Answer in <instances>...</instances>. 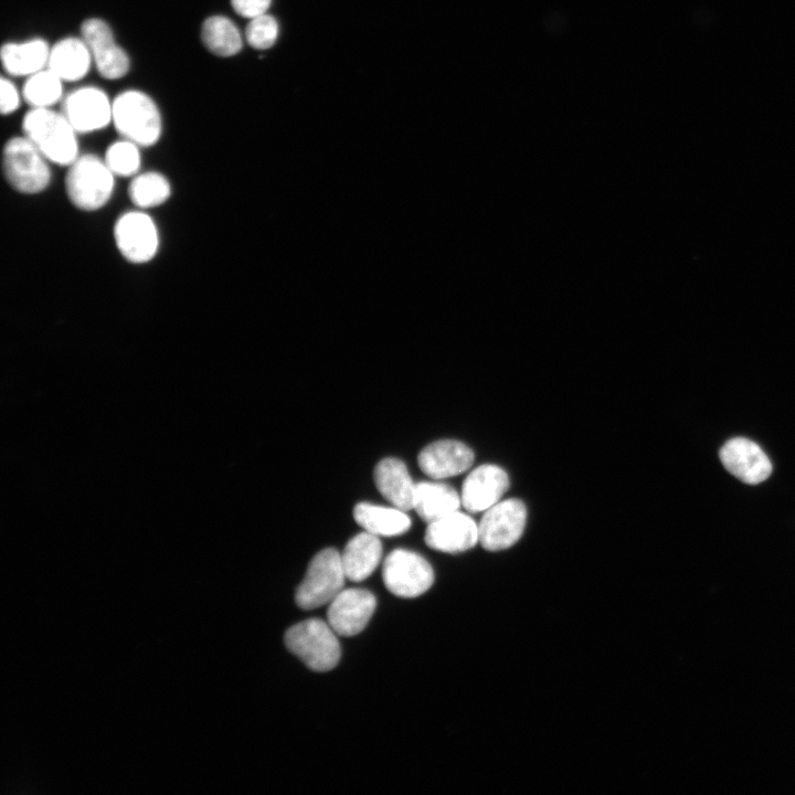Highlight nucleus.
I'll return each instance as SVG.
<instances>
[{"label":"nucleus","instance_id":"obj_3","mask_svg":"<svg viewBox=\"0 0 795 795\" xmlns=\"http://www.w3.org/2000/svg\"><path fill=\"white\" fill-rule=\"evenodd\" d=\"M115 178L103 157L83 153L67 166L65 192L76 209L94 212L104 208L112 199Z\"/></svg>","mask_w":795,"mask_h":795},{"label":"nucleus","instance_id":"obj_12","mask_svg":"<svg viewBox=\"0 0 795 795\" xmlns=\"http://www.w3.org/2000/svg\"><path fill=\"white\" fill-rule=\"evenodd\" d=\"M377 606L374 595L363 589L342 590L330 603L327 622L340 636H354L368 625Z\"/></svg>","mask_w":795,"mask_h":795},{"label":"nucleus","instance_id":"obj_14","mask_svg":"<svg viewBox=\"0 0 795 795\" xmlns=\"http://www.w3.org/2000/svg\"><path fill=\"white\" fill-rule=\"evenodd\" d=\"M509 487L505 469L494 464H484L473 469L462 487V506L469 512L486 511L500 501Z\"/></svg>","mask_w":795,"mask_h":795},{"label":"nucleus","instance_id":"obj_18","mask_svg":"<svg viewBox=\"0 0 795 795\" xmlns=\"http://www.w3.org/2000/svg\"><path fill=\"white\" fill-rule=\"evenodd\" d=\"M92 64V54L83 38L66 36L51 46L46 67L63 82H76L87 75Z\"/></svg>","mask_w":795,"mask_h":795},{"label":"nucleus","instance_id":"obj_11","mask_svg":"<svg viewBox=\"0 0 795 795\" xmlns=\"http://www.w3.org/2000/svg\"><path fill=\"white\" fill-rule=\"evenodd\" d=\"M61 112L78 134H89L112 124L113 99L97 86H81L63 98Z\"/></svg>","mask_w":795,"mask_h":795},{"label":"nucleus","instance_id":"obj_1","mask_svg":"<svg viewBox=\"0 0 795 795\" xmlns=\"http://www.w3.org/2000/svg\"><path fill=\"white\" fill-rule=\"evenodd\" d=\"M22 135L51 162L70 166L81 153L77 131L62 112L30 108L22 119Z\"/></svg>","mask_w":795,"mask_h":795},{"label":"nucleus","instance_id":"obj_26","mask_svg":"<svg viewBox=\"0 0 795 795\" xmlns=\"http://www.w3.org/2000/svg\"><path fill=\"white\" fill-rule=\"evenodd\" d=\"M140 148L137 144L121 138L107 147L103 159L115 177L132 178L140 172Z\"/></svg>","mask_w":795,"mask_h":795},{"label":"nucleus","instance_id":"obj_27","mask_svg":"<svg viewBox=\"0 0 795 795\" xmlns=\"http://www.w3.org/2000/svg\"><path fill=\"white\" fill-rule=\"evenodd\" d=\"M277 35V21L266 13L250 19L245 28V39L247 43L256 50H266L273 46Z\"/></svg>","mask_w":795,"mask_h":795},{"label":"nucleus","instance_id":"obj_17","mask_svg":"<svg viewBox=\"0 0 795 795\" xmlns=\"http://www.w3.org/2000/svg\"><path fill=\"white\" fill-rule=\"evenodd\" d=\"M380 494L394 507L404 511L414 508L416 484L403 462L396 458L380 460L373 471Z\"/></svg>","mask_w":795,"mask_h":795},{"label":"nucleus","instance_id":"obj_7","mask_svg":"<svg viewBox=\"0 0 795 795\" xmlns=\"http://www.w3.org/2000/svg\"><path fill=\"white\" fill-rule=\"evenodd\" d=\"M113 235L118 252L130 264L149 263L159 251L158 226L144 210L121 213L115 221Z\"/></svg>","mask_w":795,"mask_h":795},{"label":"nucleus","instance_id":"obj_10","mask_svg":"<svg viewBox=\"0 0 795 795\" xmlns=\"http://www.w3.org/2000/svg\"><path fill=\"white\" fill-rule=\"evenodd\" d=\"M81 36L86 42L93 64L99 75L114 81L124 77L130 68L127 52L116 42L112 26L100 18H87L81 24Z\"/></svg>","mask_w":795,"mask_h":795},{"label":"nucleus","instance_id":"obj_25","mask_svg":"<svg viewBox=\"0 0 795 795\" xmlns=\"http://www.w3.org/2000/svg\"><path fill=\"white\" fill-rule=\"evenodd\" d=\"M63 81L47 67L28 76L22 98L31 108H49L63 98Z\"/></svg>","mask_w":795,"mask_h":795},{"label":"nucleus","instance_id":"obj_29","mask_svg":"<svg viewBox=\"0 0 795 795\" xmlns=\"http://www.w3.org/2000/svg\"><path fill=\"white\" fill-rule=\"evenodd\" d=\"M272 0H231L234 11L247 19L265 14Z\"/></svg>","mask_w":795,"mask_h":795},{"label":"nucleus","instance_id":"obj_5","mask_svg":"<svg viewBox=\"0 0 795 795\" xmlns=\"http://www.w3.org/2000/svg\"><path fill=\"white\" fill-rule=\"evenodd\" d=\"M284 640L288 650L315 671H328L339 662V640L328 622L309 618L297 623L287 629Z\"/></svg>","mask_w":795,"mask_h":795},{"label":"nucleus","instance_id":"obj_9","mask_svg":"<svg viewBox=\"0 0 795 795\" xmlns=\"http://www.w3.org/2000/svg\"><path fill=\"white\" fill-rule=\"evenodd\" d=\"M382 579L385 587L400 597H417L434 582L431 564L418 553L395 549L384 560Z\"/></svg>","mask_w":795,"mask_h":795},{"label":"nucleus","instance_id":"obj_19","mask_svg":"<svg viewBox=\"0 0 795 795\" xmlns=\"http://www.w3.org/2000/svg\"><path fill=\"white\" fill-rule=\"evenodd\" d=\"M50 49L42 38L6 42L0 51L2 67L8 75L28 77L47 66Z\"/></svg>","mask_w":795,"mask_h":795},{"label":"nucleus","instance_id":"obj_24","mask_svg":"<svg viewBox=\"0 0 795 795\" xmlns=\"http://www.w3.org/2000/svg\"><path fill=\"white\" fill-rule=\"evenodd\" d=\"M171 183L159 171H145L134 176L128 187L131 203L140 210L162 205L171 197Z\"/></svg>","mask_w":795,"mask_h":795},{"label":"nucleus","instance_id":"obj_23","mask_svg":"<svg viewBox=\"0 0 795 795\" xmlns=\"http://www.w3.org/2000/svg\"><path fill=\"white\" fill-rule=\"evenodd\" d=\"M200 35L208 51L218 56H233L243 46L239 28L225 15L208 17L202 23Z\"/></svg>","mask_w":795,"mask_h":795},{"label":"nucleus","instance_id":"obj_15","mask_svg":"<svg viewBox=\"0 0 795 795\" xmlns=\"http://www.w3.org/2000/svg\"><path fill=\"white\" fill-rule=\"evenodd\" d=\"M425 543L445 553H459L479 543L478 523L459 510L428 523Z\"/></svg>","mask_w":795,"mask_h":795},{"label":"nucleus","instance_id":"obj_8","mask_svg":"<svg viewBox=\"0 0 795 795\" xmlns=\"http://www.w3.org/2000/svg\"><path fill=\"white\" fill-rule=\"evenodd\" d=\"M527 508L517 498L500 500L484 511L478 523L479 543L491 552L512 547L522 536Z\"/></svg>","mask_w":795,"mask_h":795},{"label":"nucleus","instance_id":"obj_21","mask_svg":"<svg viewBox=\"0 0 795 795\" xmlns=\"http://www.w3.org/2000/svg\"><path fill=\"white\" fill-rule=\"evenodd\" d=\"M460 506V495L452 486L436 481L416 484L413 509L427 524L459 510Z\"/></svg>","mask_w":795,"mask_h":795},{"label":"nucleus","instance_id":"obj_6","mask_svg":"<svg viewBox=\"0 0 795 795\" xmlns=\"http://www.w3.org/2000/svg\"><path fill=\"white\" fill-rule=\"evenodd\" d=\"M346 579L341 554L332 548L321 550L310 561L296 591L297 605L314 610L329 604L343 590Z\"/></svg>","mask_w":795,"mask_h":795},{"label":"nucleus","instance_id":"obj_16","mask_svg":"<svg viewBox=\"0 0 795 795\" xmlns=\"http://www.w3.org/2000/svg\"><path fill=\"white\" fill-rule=\"evenodd\" d=\"M474 458L473 451L464 443L442 439L424 447L417 456V463L424 474L442 479L466 471L473 465Z\"/></svg>","mask_w":795,"mask_h":795},{"label":"nucleus","instance_id":"obj_22","mask_svg":"<svg viewBox=\"0 0 795 795\" xmlns=\"http://www.w3.org/2000/svg\"><path fill=\"white\" fill-rule=\"evenodd\" d=\"M405 512L394 506L360 502L353 509V517L367 532L377 537H394L406 532L411 527V519Z\"/></svg>","mask_w":795,"mask_h":795},{"label":"nucleus","instance_id":"obj_2","mask_svg":"<svg viewBox=\"0 0 795 795\" xmlns=\"http://www.w3.org/2000/svg\"><path fill=\"white\" fill-rule=\"evenodd\" d=\"M112 124L121 136L141 148L156 145L163 123L153 98L144 91L129 88L113 99Z\"/></svg>","mask_w":795,"mask_h":795},{"label":"nucleus","instance_id":"obj_13","mask_svg":"<svg viewBox=\"0 0 795 795\" xmlns=\"http://www.w3.org/2000/svg\"><path fill=\"white\" fill-rule=\"evenodd\" d=\"M720 460L724 468L734 477L749 485H756L772 473V464L754 442L735 437L728 441L720 449Z\"/></svg>","mask_w":795,"mask_h":795},{"label":"nucleus","instance_id":"obj_4","mask_svg":"<svg viewBox=\"0 0 795 795\" xmlns=\"http://www.w3.org/2000/svg\"><path fill=\"white\" fill-rule=\"evenodd\" d=\"M50 161L23 135L9 138L2 148V173L8 184L21 194H39L52 180Z\"/></svg>","mask_w":795,"mask_h":795},{"label":"nucleus","instance_id":"obj_28","mask_svg":"<svg viewBox=\"0 0 795 795\" xmlns=\"http://www.w3.org/2000/svg\"><path fill=\"white\" fill-rule=\"evenodd\" d=\"M0 112L2 115H10L20 107L22 94H20L11 80L3 76L0 81Z\"/></svg>","mask_w":795,"mask_h":795},{"label":"nucleus","instance_id":"obj_20","mask_svg":"<svg viewBox=\"0 0 795 795\" xmlns=\"http://www.w3.org/2000/svg\"><path fill=\"white\" fill-rule=\"evenodd\" d=\"M382 543L379 537L361 532L351 538L341 553L344 574L352 582L369 577L380 563Z\"/></svg>","mask_w":795,"mask_h":795}]
</instances>
